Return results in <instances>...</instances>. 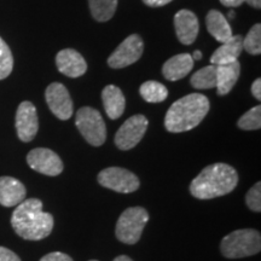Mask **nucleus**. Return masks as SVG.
I'll use <instances>...</instances> for the list:
<instances>
[{"label": "nucleus", "mask_w": 261, "mask_h": 261, "mask_svg": "<svg viewBox=\"0 0 261 261\" xmlns=\"http://www.w3.org/2000/svg\"><path fill=\"white\" fill-rule=\"evenodd\" d=\"M54 217L42 211V202L29 198L16 205L11 217L15 232L27 241H40L46 238L54 228Z\"/></svg>", "instance_id": "1"}, {"label": "nucleus", "mask_w": 261, "mask_h": 261, "mask_svg": "<svg viewBox=\"0 0 261 261\" xmlns=\"http://www.w3.org/2000/svg\"><path fill=\"white\" fill-rule=\"evenodd\" d=\"M236 169L226 163H213L202 169L190 184V192L198 200H212L230 194L237 187Z\"/></svg>", "instance_id": "2"}, {"label": "nucleus", "mask_w": 261, "mask_h": 261, "mask_svg": "<svg viewBox=\"0 0 261 261\" xmlns=\"http://www.w3.org/2000/svg\"><path fill=\"white\" fill-rule=\"evenodd\" d=\"M210 112V100L200 93H191L174 102L165 117L168 132L181 133L195 128Z\"/></svg>", "instance_id": "3"}, {"label": "nucleus", "mask_w": 261, "mask_h": 261, "mask_svg": "<svg viewBox=\"0 0 261 261\" xmlns=\"http://www.w3.org/2000/svg\"><path fill=\"white\" fill-rule=\"evenodd\" d=\"M260 232L253 228H243L228 233L220 243V252L228 259L252 256L260 252Z\"/></svg>", "instance_id": "4"}, {"label": "nucleus", "mask_w": 261, "mask_h": 261, "mask_svg": "<svg viewBox=\"0 0 261 261\" xmlns=\"http://www.w3.org/2000/svg\"><path fill=\"white\" fill-rule=\"evenodd\" d=\"M149 221V213L143 207H130L120 215L115 233L120 242L136 244Z\"/></svg>", "instance_id": "5"}, {"label": "nucleus", "mask_w": 261, "mask_h": 261, "mask_svg": "<svg viewBox=\"0 0 261 261\" xmlns=\"http://www.w3.org/2000/svg\"><path fill=\"white\" fill-rule=\"evenodd\" d=\"M75 125L87 143L100 146L107 139V127L102 115L91 107L80 108L75 117Z\"/></svg>", "instance_id": "6"}, {"label": "nucleus", "mask_w": 261, "mask_h": 261, "mask_svg": "<svg viewBox=\"0 0 261 261\" xmlns=\"http://www.w3.org/2000/svg\"><path fill=\"white\" fill-rule=\"evenodd\" d=\"M98 182L120 194H130L139 189V179L135 173L121 167H109L98 174Z\"/></svg>", "instance_id": "7"}, {"label": "nucleus", "mask_w": 261, "mask_h": 261, "mask_svg": "<svg viewBox=\"0 0 261 261\" xmlns=\"http://www.w3.org/2000/svg\"><path fill=\"white\" fill-rule=\"evenodd\" d=\"M149 121L144 115H135L127 119L115 135V144L120 150H130L138 144L148 129Z\"/></svg>", "instance_id": "8"}, {"label": "nucleus", "mask_w": 261, "mask_h": 261, "mask_svg": "<svg viewBox=\"0 0 261 261\" xmlns=\"http://www.w3.org/2000/svg\"><path fill=\"white\" fill-rule=\"evenodd\" d=\"M144 44L138 34H132L127 37L116 50L108 58V64L114 69H121L136 63L142 57Z\"/></svg>", "instance_id": "9"}, {"label": "nucleus", "mask_w": 261, "mask_h": 261, "mask_svg": "<svg viewBox=\"0 0 261 261\" xmlns=\"http://www.w3.org/2000/svg\"><path fill=\"white\" fill-rule=\"evenodd\" d=\"M29 167L48 177H57L63 172V162L56 152L46 148H37L27 155Z\"/></svg>", "instance_id": "10"}, {"label": "nucleus", "mask_w": 261, "mask_h": 261, "mask_svg": "<svg viewBox=\"0 0 261 261\" xmlns=\"http://www.w3.org/2000/svg\"><path fill=\"white\" fill-rule=\"evenodd\" d=\"M45 98L50 110L60 120H68L73 115V100L67 87L60 83H52L47 86Z\"/></svg>", "instance_id": "11"}, {"label": "nucleus", "mask_w": 261, "mask_h": 261, "mask_svg": "<svg viewBox=\"0 0 261 261\" xmlns=\"http://www.w3.org/2000/svg\"><path fill=\"white\" fill-rule=\"evenodd\" d=\"M16 130L18 138L22 142H32L37 136L39 129L38 113L34 104L31 102H22L16 112Z\"/></svg>", "instance_id": "12"}, {"label": "nucleus", "mask_w": 261, "mask_h": 261, "mask_svg": "<svg viewBox=\"0 0 261 261\" xmlns=\"http://www.w3.org/2000/svg\"><path fill=\"white\" fill-rule=\"evenodd\" d=\"M174 27L179 41L184 45L194 44L200 32L197 16L189 10H180L175 14Z\"/></svg>", "instance_id": "13"}, {"label": "nucleus", "mask_w": 261, "mask_h": 261, "mask_svg": "<svg viewBox=\"0 0 261 261\" xmlns=\"http://www.w3.org/2000/svg\"><path fill=\"white\" fill-rule=\"evenodd\" d=\"M57 69L69 77H79L86 73L87 63L84 57L73 48H64L56 56Z\"/></svg>", "instance_id": "14"}, {"label": "nucleus", "mask_w": 261, "mask_h": 261, "mask_svg": "<svg viewBox=\"0 0 261 261\" xmlns=\"http://www.w3.org/2000/svg\"><path fill=\"white\" fill-rule=\"evenodd\" d=\"M27 190L18 179L0 177V204L4 207H16L24 201Z\"/></svg>", "instance_id": "15"}, {"label": "nucleus", "mask_w": 261, "mask_h": 261, "mask_svg": "<svg viewBox=\"0 0 261 261\" xmlns=\"http://www.w3.org/2000/svg\"><path fill=\"white\" fill-rule=\"evenodd\" d=\"M243 51V37L233 35L230 40L224 42L211 57V63L213 65H223L238 61Z\"/></svg>", "instance_id": "16"}, {"label": "nucleus", "mask_w": 261, "mask_h": 261, "mask_svg": "<svg viewBox=\"0 0 261 261\" xmlns=\"http://www.w3.org/2000/svg\"><path fill=\"white\" fill-rule=\"evenodd\" d=\"M194 67V60L189 54H180L166 62L162 67V74L169 81L184 79Z\"/></svg>", "instance_id": "17"}, {"label": "nucleus", "mask_w": 261, "mask_h": 261, "mask_svg": "<svg viewBox=\"0 0 261 261\" xmlns=\"http://www.w3.org/2000/svg\"><path fill=\"white\" fill-rule=\"evenodd\" d=\"M102 100L107 115L112 120L119 119L125 112L126 100L122 91L115 85H108L102 92Z\"/></svg>", "instance_id": "18"}, {"label": "nucleus", "mask_w": 261, "mask_h": 261, "mask_svg": "<svg viewBox=\"0 0 261 261\" xmlns=\"http://www.w3.org/2000/svg\"><path fill=\"white\" fill-rule=\"evenodd\" d=\"M205 24H207V29L212 37L221 44L228 41L233 37L232 29L228 24L226 17L220 11L211 10L205 17Z\"/></svg>", "instance_id": "19"}, {"label": "nucleus", "mask_w": 261, "mask_h": 261, "mask_svg": "<svg viewBox=\"0 0 261 261\" xmlns=\"http://www.w3.org/2000/svg\"><path fill=\"white\" fill-rule=\"evenodd\" d=\"M241 73L240 62L217 65V90L219 96H225L233 89Z\"/></svg>", "instance_id": "20"}, {"label": "nucleus", "mask_w": 261, "mask_h": 261, "mask_svg": "<svg viewBox=\"0 0 261 261\" xmlns=\"http://www.w3.org/2000/svg\"><path fill=\"white\" fill-rule=\"evenodd\" d=\"M192 87L197 90H210L217 87V65H207L191 76Z\"/></svg>", "instance_id": "21"}, {"label": "nucleus", "mask_w": 261, "mask_h": 261, "mask_svg": "<svg viewBox=\"0 0 261 261\" xmlns=\"http://www.w3.org/2000/svg\"><path fill=\"white\" fill-rule=\"evenodd\" d=\"M90 11L98 22H107L117 9V0H89Z\"/></svg>", "instance_id": "22"}, {"label": "nucleus", "mask_w": 261, "mask_h": 261, "mask_svg": "<svg viewBox=\"0 0 261 261\" xmlns=\"http://www.w3.org/2000/svg\"><path fill=\"white\" fill-rule=\"evenodd\" d=\"M139 93L148 103H161L168 97L167 87L158 81H146L140 86Z\"/></svg>", "instance_id": "23"}, {"label": "nucleus", "mask_w": 261, "mask_h": 261, "mask_svg": "<svg viewBox=\"0 0 261 261\" xmlns=\"http://www.w3.org/2000/svg\"><path fill=\"white\" fill-rule=\"evenodd\" d=\"M243 50L248 54L256 55L261 54V24H254L250 31L248 32L247 37L243 38Z\"/></svg>", "instance_id": "24"}, {"label": "nucleus", "mask_w": 261, "mask_h": 261, "mask_svg": "<svg viewBox=\"0 0 261 261\" xmlns=\"http://www.w3.org/2000/svg\"><path fill=\"white\" fill-rule=\"evenodd\" d=\"M237 126L244 130H255L261 128V107L256 106L241 116Z\"/></svg>", "instance_id": "25"}, {"label": "nucleus", "mask_w": 261, "mask_h": 261, "mask_svg": "<svg viewBox=\"0 0 261 261\" xmlns=\"http://www.w3.org/2000/svg\"><path fill=\"white\" fill-rule=\"evenodd\" d=\"M14 68V57L8 44L0 38V80H4L11 74Z\"/></svg>", "instance_id": "26"}, {"label": "nucleus", "mask_w": 261, "mask_h": 261, "mask_svg": "<svg viewBox=\"0 0 261 261\" xmlns=\"http://www.w3.org/2000/svg\"><path fill=\"white\" fill-rule=\"evenodd\" d=\"M246 203L250 211L259 212L261 211V182L257 181L254 184L249 191L247 192L246 196Z\"/></svg>", "instance_id": "27"}, {"label": "nucleus", "mask_w": 261, "mask_h": 261, "mask_svg": "<svg viewBox=\"0 0 261 261\" xmlns=\"http://www.w3.org/2000/svg\"><path fill=\"white\" fill-rule=\"evenodd\" d=\"M40 261H73V259L64 253L54 252V253L46 254L45 256H42Z\"/></svg>", "instance_id": "28"}, {"label": "nucleus", "mask_w": 261, "mask_h": 261, "mask_svg": "<svg viewBox=\"0 0 261 261\" xmlns=\"http://www.w3.org/2000/svg\"><path fill=\"white\" fill-rule=\"evenodd\" d=\"M0 261H21L17 254L5 247H0Z\"/></svg>", "instance_id": "29"}, {"label": "nucleus", "mask_w": 261, "mask_h": 261, "mask_svg": "<svg viewBox=\"0 0 261 261\" xmlns=\"http://www.w3.org/2000/svg\"><path fill=\"white\" fill-rule=\"evenodd\" d=\"M145 5L150 6V8H160V6H165L173 2V0H143Z\"/></svg>", "instance_id": "30"}, {"label": "nucleus", "mask_w": 261, "mask_h": 261, "mask_svg": "<svg viewBox=\"0 0 261 261\" xmlns=\"http://www.w3.org/2000/svg\"><path fill=\"white\" fill-rule=\"evenodd\" d=\"M252 93L257 100L261 99V79H256L252 85Z\"/></svg>", "instance_id": "31"}, {"label": "nucleus", "mask_w": 261, "mask_h": 261, "mask_svg": "<svg viewBox=\"0 0 261 261\" xmlns=\"http://www.w3.org/2000/svg\"><path fill=\"white\" fill-rule=\"evenodd\" d=\"M246 0H220V3L226 8H237L241 6Z\"/></svg>", "instance_id": "32"}, {"label": "nucleus", "mask_w": 261, "mask_h": 261, "mask_svg": "<svg viewBox=\"0 0 261 261\" xmlns=\"http://www.w3.org/2000/svg\"><path fill=\"white\" fill-rule=\"evenodd\" d=\"M246 2L250 6H253V8H255V9L261 8V0H246Z\"/></svg>", "instance_id": "33"}, {"label": "nucleus", "mask_w": 261, "mask_h": 261, "mask_svg": "<svg viewBox=\"0 0 261 261\" xmlns=\"http://www.w3.org/2000/svg\"><path fill=\"white\" fill-rule=\"evenodd\" d=\"M192 60L194 61H200L202 60V52L201 51H195L194 55H192Z\"/></svg>", "instance_id": "34"}, {"label": "nucleus", "mask_w": 261, "mask_h": 261, "mask_svg": "<svg viewBox=\"0 0 261 261\" xmlns=\"http://www.w3.org/2000/svg\"><path fill=\"white\" fill-rule=\"evenodd\" d=\"M114 261H133V260L130 259V257L127 256V255H120V256L115 257V259H114Z\"/></svg>", "instance_id": "35"}, {"label": "nucleus", "mask_w": 261, "mask_h": 261, "mask_svg": "<svg viewBox=\"0 0 261 261\" xmlns=\"http://www.w3.org/2000/svg\"><path fill=\"white\" fill-rule=\"evenodd\" d=\"M90 261H98V260H90Z\"/></svg>", "instance_id": "36"}]
</instances>
